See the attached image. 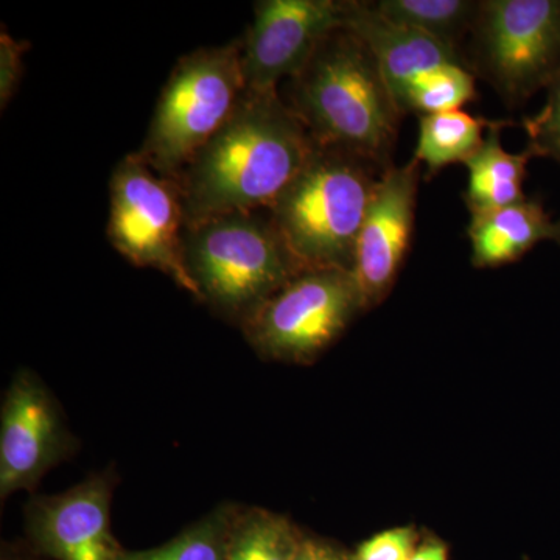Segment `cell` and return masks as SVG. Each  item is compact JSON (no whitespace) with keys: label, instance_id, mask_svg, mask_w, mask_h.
I'll return each mask as SVG.
<instances>
[{"label":"cell","instance_id":"1","mask_svg":"<svg viewBox=\"0 0 560 560\" xmlns=\"http://www.w3.org/2000/svg\"><path fill=\"white\" fill-rule=\"evenodd\" d=\"M315 147L279 90H246L231 119L175 180L186 224L270 209Z\"/></svg>","mask_w":560,"mask_h":560},{"label":"cell","instance_id":"2","mask_svg":"<svg viewBox=\"0 0 560 560\" xmlns=\"http://www.w3.org/2000/svg\"><path fill=\"white\" fill-rule=\"evenodd\" d=\"M290 108L318 145L393 165L404 116L370 47L345 25L290 79Z\"/></svg>","mask_w":560,"mask_h":560},{"label":"cell","instance_id":"3","mask_svg":"<svg viewBox=\"0 0 560 560\" xmlns=\"http://www.w3.org/2000/svg\"><path fill=\"white\" fill-rule=\"evenodd\" d=\"M386 168L350 151L315 150L267 210L301 272H352L353 254L375 184Z\"/></svg>","mask_w":560,"mask_h":560},{"label":"cell","instance_id":"4","mask_svg":"<svg viewBox=\"0 0 560 560\" xmlns=\"http://www.w3.org/2000/svg\"><path fill=\"white\" fill-rule=\"evenodd\" d=\"M183 259L198 301L241 326L301 275L267 210L223 213L186 224Z\"/></svg>","mask_w":560,"mask_h":560},{"label":"cell","instance_id":"5","mask_svg":"<svg viewBox=\"0 0 560 560\" xmlns=\"http://www.w3.org/2000/svg\"><path fill=\"white\" fill-rule=\"evenodd\" d=\"M245 91L241 39L191 51L173 68L136 153L161 178L175 183L231 119Z\"/></svg>","mask_w":560,"mask_h":560},{"label":"cell","instance_id":"6","mask_svg":"<svg viewBox=\"0 0 560 560\" xmlns=\"http://www.w3.org/2000/svg\"><path fill=\"white\" fill-rule=\"evenodd\" d=\"M467 39L471 73L521 106L560 73V0H481Z\"/></svg>","mask_w":560,"mask_h":560},{"label":"cell","instance_id":"7","mask_svg":"<svg viewBox=\"0 0 560 560\" xmlns=\"http://www.w3.org/2000/svg\"><path fill=\"white\" fill-rule=\"evenodd\" d=\"M363 311L352 272L305 271L243 320L242 330L264 359L308 363Z\"/></svg>","mask_w":560,"mask_h":560},{"label":"cell","instance_id":"8","mask_svg":"<svg viewBox=\"0 0 560 560\" xmlns=\"http://www.w3.org/2000/svg\"><path fill=\"white\" fill-rule=\"evenodd\" d=\"M110 245L138 268L164 272L198 301L183 259L186 226L175 183L151 171L138 153L128 154L109 180Z\"/></svg>","mask_w":560,"mask_h":560},{"label":"cell","instance_id":"9","mask_svg":"<svg viewBox=\"0 0 560 560\" xmlns=\"http://www.w3.org/2000/svg\"><path fill=\"white\" fill-rule=\"evenodd\" d=\"M348 0H260L242 38L246 90H278L293 79L320 40L345 25Z\"/></svg>","mask_w":560,"mask_h":560},{"label":"cell","instance_id":"10","mask_svg":"<svg viewBox=\"0 0 560 560\" xmlns=\"http://www.w3.org/2000/svg\"><path fill=\"white\" fill-rule=\"evenodd\" d=\"M0 497L35 490L44 475L73 447L57 400L31 371H20L7 389L0 418Z\"/></svg>","mask_w":560,"mask_h":560},{"label":"cell","instance_id":"11","mask_svg":"<svg viewBox=\"0 0 560 560\" xmlns=\"http://www.w3.org/2000/svg\"><path fill=\"white\" fill-rule=\"evenodd\" d=\"M420 167L415 158L400 167L393 164L372 191L352 267L364 311L388 296L407 259L415 231Z\"/></svg>","mask_w":560,"mask_h":560},{"label":"cell","instance_id":"12","mask_svg":"<svg viewBox=\"0 0 560 560\" xmlns=\"http://www.w3.org/2000/svg\"><path fill=\"white\" fill-rule=\"evenodd\" d=\"M116 477L92 475L60 495L36 497L27 508V534L40 555L55 560H121L110 530Z\"/></svg>","mask_w":560,"mask_h":560},{"label":"cell","instance_id":"13","mask_svg":"<svg viewBox=\"0 0 560 560\" xmlns=\"http://www.w3.org/2000/svg\"><path fill=\"white\" fill-rule=\"evenodd\" d=\"M345 27L370 47L404 117L408 94L420 79L444 66H467L460 51L382 16L371 2L348 0Z\"/></svg>","mask_w":560,"mask_h":560},{"label":"cell","instance_id":"14","mask_svg":"<svg viewBox=\"0 0 560 560\" xmlns=\"http://www.w3.org/2000/svg\"><path fill=\"white\" fill-rule=\"evenodd\" d=\"M467 237L475 268H497L521 260L544 242L560 245V220H552L539 201L523 200L470 215Z\"/></svg>","mask_w":560,"mask_h":560},{"label":"cell","instance_id":"15","mask_svg":"<svg viewBox=\"0 0 560 560\" xmlns=\"http://www.w3.org/2000/svg\"><path fill=\"white\" fill-rule=\"evenodd\" d=\"M506 121H492L481 149L466 162L469 183L463 197L470 215L506 208L526 200L523 184L529 161L536 158L526 147L521 153H510L501 145V128Z\"/></svg>","mask_w":560,"mask_h":560},{"label":"cell","instance_id":"16","mask_svg":"<svg viewBox=\"0 0 560 560\" xmlns=\"http://www.w3.org/2000/svg\"><path fill=\"white\" fill-rule=\"evenodd\" d=\"M490 125L460 109L420 116L415 160L425 165L427 179L448 165L466 164L481 149Z\"/></svg>","mask_w":560,"mask_h":560},{"label":"cell","instance_id":"17","mask_svg":"<svg viewBox=\"0 0 560 560\" xmlns=\"http://www.w3.org/2000/svg\"><path fill=\"white\" fill-rule=\"evenodd\" d=\"M371 3L382 16L425 33L464 54L463 44L477 21L481 0H378Z\"/></svg>","mask_w":560,"mask_h":560},{"label":"cell","instance_id":"18","mask_svg":"<svg viewBox=\"0 0 560 560\" xmlns=\"http://www.w3.org/2000/svg\"><path fill=\"white\" fill-rule=\"evenodd\" d=\"M302 536L283 515L260 508L241 510L224 560H296Z\"/></svg>","mask_w":560,"mask_h":560},{"label":"cell","instance_id":"19","mask_svg":"<svg viewBox=\"0 0 560 560\" xmlns=\"http://www.w3.org/2000/svg\"><path fill=\"white\" fill-rule=\"evenodd\" d=\"M241 510L232 504L217 508L168 544L153 550L125 551L121 560H224Z\"/></svg>","mask_w":560,"mask_h":560},{"label":"cell","instance_id":"20","mask_svg":"<svg viewBox=\"0 0 560 560\" xmlns=\"http://www.w3.org/2000/svg\"><path fill=\"white\" fill-rule=\"evenodd\" d=\"M477 77L464 65L444 66L420 79L408 94L405 103L407 114L448 113L458 110L477 97Z\"/></svg>","mask_w":560,"mask_h":560},{"label":"cell","instance_id":"21","mask_svg":"<svg viewBox=\"0 0 560 560\" xmlns=\"http://www.w3.org/2000/svg\"><path fill=\"white\" fill-rule=\"evenodd\" d=\"M528 145L536 158H548L560 165V73L547 88V101L539 113L523 120Z\"/></svg>","mask_w":560,"mask_h":560},{"label":"cell","instance_id":"22","mask_svg":"<svg viewBox=\"0 0 560 560\" xmlns=\"http://www.w3.org/2000/svg\"><path fill=\"white\" fill-rule=\"evenodd\" d=\"M418 544V533L410 526L382 530L363 541L352 560H411Z\"/></svg>","mask_w":560,"mask_h":560},{"label":"cell","instance_id":"23","mask_svg":"<svg viewBox=\"0 0 560 560\" xmlns=\"http://www.w3.org/2000/svg\"><path fill=\"white\" fill-rule=\"evenodd\" d=\"M31 49L27 40L14 39L5 27L0 32V106L5 109L11 98L16 95L22 73H24V55Z\"/></svg>","mask_w":560,"mask_h":560},{"label":"cell","instance_id":"24","mask_svg":"<svg viewBox=\"0 0 560 560\" xmlns=\"http://www.w3.org/2000/svg\"><path fill=\"white\" fill-rule=\"evenodd\" d=\"M296 560H352V556L338 550L334 545L313 537L302 536Z\"/></svg>","mask_w":560,"mask_h":560},{"label":"cell","instance_id":"25","mask_svg":"<svg viewBox=\"0 0 560 560\" xmlns=\"http://www.w3.org/2000/svg\"><path fill=\"white\" fill-rule=\"evenodd\" d=\"M411 560H448L447 547L442 541L429 539L416 548Z\"/></svg>","mask_w":560,"mask_h":560},{"label":"cell","instance_id":"26","mask_svg":"<svg viewBox=\"0 0 560 560\" xmlns=\"http://www.w3.org/2000/svg\"><path fill=\"white\" fill-rule=\"evenodd\" d=\"M2 560H22V559L16 558V556L3 555Z\"/></svg>","mask_w":560,"mask_h":560}]
</instances>
